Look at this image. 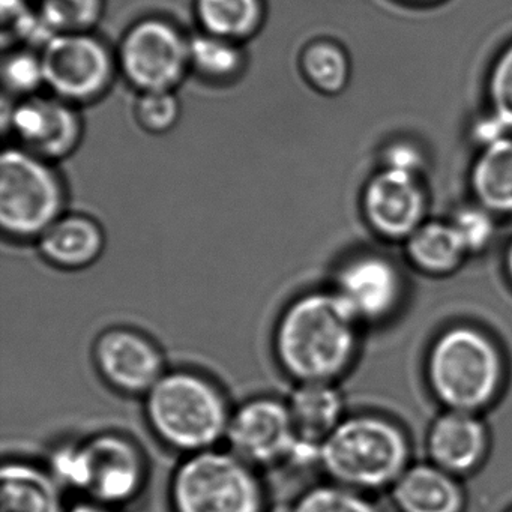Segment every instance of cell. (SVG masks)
Masks as SVG:
<instances>
[{
  "label": "cell",
  "mask_w": 512,
  "mask_h": 512,
  "mask_svg": "<svg viewBox=\"0 0 512 512\" xmlns=\"http://www.w3.org/2000/svg\"><path fill=\"white\" fill-rule=\"evenodd\" d=\"M331 289L365 325L382 322L397 310L403 296V278L388 257L358 253L337 266Z\"/></svg>",
  "instance_id": "obj_12"
},
{
  "label": "cell",
  "mask_w": 512,
  "mask_h": 512,
  "mask_svg": "<svg viewBox=\"0 0 512 512\" xmlns=\"http://www.w3.org/2000/svg\"><path fill=\"white\" fill-rule=\"evenodd\" d=\"M290 512H382L364 493L335 484L314 485L293 503Z\"/></svg>",
  "instance_id": "obj_26"
},
{
  "label": "cell",
  "mask_w": 512,
  "mask_h": 512,
  "mask_svg": "<svg viewBox=\"0 0 512 512\" xmlns=\"http://www.w3.org/2000/svg\"><path fill=\"white\" fill-rule=\"evenodd\" d=\"M44 85L70 104L91 103L106 94L115 77L109 47L91 32L58 34L41 49Z\"/></svg>",
  "instance_id": "obj_9"
},
{
  "label": "cell",
  "mask_w": 512,
  "mask_h": 512,
  "mask_svg": "<svg viewBox=\"0 0 512 512\" xmlns=\"http://www.w3.org/2000/svg\"><path fill=\"white\" fill-rule=\"evenodd\" d=\"M317 464L335 484L379 491L392 488L410 466V443L382 416H346L320 445Z\"/></svg>",
  "instance_id": "obj_3"
},
{
  "label": "cell",
  "mask_w": 512,
  "mask_h": 512,
  "mask_svg": "<svg viewBox=\"0 0 512 512\" xmlns=\"http://www.w3.org/2000/svg\"><path fill=\"white\" fill-rule=\"evenodd\" d=\"M385 163L388 169L418 175L422 166V157L418 149L413 148V146L398 143V145L391 146L386 152Z\"/></svg>",
  "instance_id": "obj_31"
},
{
  "label": "cell",
  "mask_w": 512,
  "mask_h": 512,
  "mask_svg": "<svg viewBox=\"0 0 512 512\" xmlns=\"http://www.w3.org/2000/svg\"><path fill=\"white\" fill-rule=\"evenodd\" d=\"M509 512H512V509H511V511H509Z\"/></svg>",
  "instance_id": "obj_34"
},
{
  "label": "cell",
  "mask_w": 512,
  "mask_h": 512,
  "mask_svg": "<svg viewBox=\"0 0 512 512\" xmlns=\"http://www.w3.org/2000/svg\"><path fill=\"white\" fill-rule=\"evenodd\" d=\"M407 257L425 274L448 275L457 271L469 254L449 223H424L406 241Z\"/></svg>",
  "instance_id": "obj_21"
},
{
  "label": "cell",
  "mask_w": 512,
  "mask_h": 512,
  "mask_svg": "<svg viewBox=\"0 0 512 512\" xmlns=\"http://www.w3.org/2000/svg\"><path fill=\"white\" fill-rule=\"evenodd\" d=\"M49 469L62 487L88 494L104 505L121 506L139 496L148 481L145 451L118 431H101L53 451Z\"/></svg>",
  "instance_id": "obj_4"
},
{
  "label": "cell",
  "mask_w": 512,
  "mask_h": 512,
  "mask_svg": "<svg viewBox=\"0 0 512 512\" xmlns=\"http://www.w3.org/2000/svg\"><path fill=\"white\" fill-rule=\"evenodd\" d=\"M62 484L49 466L5 461L0 469V512H67Z\"/></svg>",
  "instance_id": "obj_18"
},
{
  "label": "cell",
  "mask_w": 512,
  "mask_h": 512,
  "mask_svg": "<svg viewBox=\"0 0 512 512\" xmlns=\"http://www.w3.org/2000/svg\"><path fill=\"white\" fill-rule=\"evenodd\" d=\"M44 262L62 271L95 265L106 248L103 227L85 214H64L37 241Z\"/></svg>",
  "instance_id": "obj_17"
},
{
  "label": "cell",
  "mask_w": 512,
  "mask_h": 512,
  "mask_svg": "<svg viewBox=\"0 0 512 512\" xmlns=\"http://www.w3.org/2000/svg\"><path fill=\"white\" fill-rule=\"evenodd\" d=\"M143 412L158 442L188 455L226 442L233 407L214 379L178 368L167 370L143 397Z\"/></svg>",
  "instance_id": "obj_2"
},
{
  "label": "cell",
  "mask_w": 512,
  "mask_h": 512,
  "mask_svg": "<svg viewBox=\"0 0 512 512\" xmlns=\"http://www.w3.org/2000/svg\"><path fill=\"white\" fill-rule=\"evenodd\" d=\"M451 223L457 230L467 254L482 253L493 241V214L482 206L460 209Z\"/></svg>",
  "instance_id": "obj_29"
},
{
  "label": "cell",
  "mask_w": 512,
  "mask_h": 512,
  "mask_svg": "<svg viewBox=\"0 0 512 512\" xmlns=\"http://www.w3.org/2000/svg\"><path fill=\"white\" fill-rule=\"evenodd\" d=\"M493 116L502 122L503 127L512 131V44L500 53L491 70L490 83Z\"/></svg>",
  "instance_id": "obj_30"
},
{
  "label": "cell",
  "mask_w": 512,
  "mask_h": 512,
  "mask_svg": "<svg viewBox=\"0 0 512 512\" xmlns=\"http://www.w3.org/2000/svg\"><path fill=\"white\" fill-rule=\"evenodd\" d=\"M488 446V428L478 413L445 410L428 430L430 463L455 476L478 469L487 457Z\"/></svg>",
  "instance_id": "obj_15"
},
{
  "label": "cell",
  "mask_w": 512,
  "mask_h": 512,
  "mask_svg": "<svg viewBox=\"0 0 512 512\" xmlns=\"http://www.w3.org/2000/svg\"><path fill=\"white\" fill-rule=\"evenodd\" d=\"M67 512H115L112 506L104 505V503L95 502V500H86V502L77 503Z\"/></svg>",
  "instance_id": "obj_32"
},
{
  "label": "cell",
  "mask_w": 512,
  "mask_h": 512,
  "mask_svg": "<svg viewBox=\"0 0 512 512\" xmlns=\"http://www.w3.org/2000/svg\"><path fill=\"white\" fill-rule=\"evenodd\" d=\"M470 184L479 206L491 214L512 215V136L484 146Z\"/></svg>",
  "instance_id": "obj_20"
},
{
  "label": "cell",
  "mask_w": 512,
  "mask_h": 512,
  "mask_svg": "<svg viewBox=\"0 0 512 512\" xmlns=\"http://www.w3.org/2000/svg\"><path fill=\"white\" fill-rule=\"evenodd\" d=\"M2 82L8 95L28 98L37 95L44 85V70L41 55L29 49L14 50L5 56L2 64Z\"/></svg>",
  "instance_id": "obj_27"
},
{
  "label": "cell",
  "mask_w": 512,
  "mask_h": 512,
  "mask_svg": "<svg viewBox=\"0 0 512 512\" xmlns=\"http://www.w3.org/2000/svg\"><path fill=\"white\" fill-rule=\"evenodd\" d=\"M301 448V461L317 463L320 445L346 418L337 383H296L286 398Z\"/></svg>",
  "instance_id": "obj_16"
},
{
  "label": "cell",
  "mask_w": 512,
  "mask_h": 512,
  "mask_svg": "<svg viewBox=\"0 0 512 512\" xmlns=\"http://www.w3.org/2000/svg\"><path fill=\"white\" fill-rule=\"evenodd\" d=\"M361 323L332 289L287 302L272 332V352L293 383H337L358 355Z\"/></svg>",
  "instance_id": "obj_1"
},
{
  "label": "cell",
  "mask_w": 512,
  "mask_h": 512,
  "mask_svg": "<svg viewBox=\"0 0 512 512\" xmlns=\"http://www.w3.org/2000/svg\"><path fill=\"white\" fill-rule=\"evenodd\" d=\"M118 64L140 92L173 91L190 70V38L157 17L134 23L122 38Z\"/></svg>",
  "instance_id": "obj_8"
},
{
  "label": "cell",
  "mask_w": 512,
  "mask_h": 512,
  "mask_svg": "<svg viewBox=\"0 0 512 512\" xmlns=\"http://www.w3.org/2000/svg\"><path fill=\"white\" fill-rule=\"evenodd\" d=\"M173 512H265L259 469L214 448L184 455L169 484Z\"/></svg>",
  "instance_id": "obj_6"
},
{
  "label": "cell",
  "mask_w": 512,
  "mask_h": 512,
  "mask_svg": "<svg viewBox=\"0 0 512 512\" xmlns=\"http://www.w3.org/2000/svg\"><path fill=\"white\" fill-rule=\"evenodd\" d=\"M244 64L241 44L206 32L190 38V68L203 79L217 83L229 82L241 74Z\"/></svg>",
  "instance_id": "obj_23"
},
{
  "label": "cell",
  "mask_w": 512,
  "mask_h": 512,
  "mask_svg": "<svg viewBox=\"0 0 512 512\" xmlns=\"http://www.w3.org/2000/svg\"><path fill=\"white\" fill-rule=\"evenodd\" d=\"M181 107L173 91L143 92L136 104V116L148 133L164 134L175 127Z\"/></svg>",
  "instance_id": "obj_28"
},
{
  "label": "cell",
  "mask_w": 512,
  "mask_h": 512,
  "mask_svg": "<svg viewBox=\"0 0 512 512\" xmlns=\"http://www.w3.org/2000/svg\"><path fill=\"white\" fill-rule=\"evenodd\" d=\"M65 190L49 161L16 148L0 160V227L11 241L37 242L65 214Z\"/></svg>",
  "instance_id": "obj_7"
},
{
  "label": "cell",
  "mask_w": 512,
  "mask_h": 512,
  "mask_svg": "<svg viewBox=\"0 0 512 512\" xmlns=\"http://www.w3.org/2000/svg\"><path fill=\"white\" fill-rule=\"evenodd\" d=\"M391 493L400 512H463L466 508L457 476L433 463L407 467Z\"/></svg>",
  "instance_id": "obj_19"
},
{
  "label": "cell",
  "mask_w": 512,
  "mask_h": 512,
  "mask_svg": "<svg viewBox=\"0 0 512 512\" xmlns=\"http://www.w3.org/2000/svg\"><path fill=\"white\" fill-rule=\"evenodd\" d=\"M362 209L377 235L407 241L424 224L427 200L418 175L385 167L368 182Z\"/></svg>",
  "instance_id": "obj_14"
},
{
  "label": "cell",
  "mask_w": 512,
  "mask_h": 512,
  "mask_svg": "<svg viewBox=\"0 0 512 512\" xmlns=\"http://www.w3.org/2000/svg\"><path fill=\"white\" fill-rule=\"evenodd\" d=\"M301 70L310 85L322 94H338L349 82V59L343 49L331 41H316L305 47Z\"/></svg>",
  "instance_id": "obj_24"
},
{
  "label": "cell",
  "mask_w": 512,
  "mask_h": 512,
  "mask_svg": "<svg viewBox=\"0 0 512 512\" xmlns=\"http://www.w3.org/2000/svg\"><path fill=\"white\" fill-rule=\"evenodd\" d=\"M227 449L256 469L301 461V448L286 400L257 395L233 407Z\"/></svg>",
  "instance_id": "obj_10"
},
{
  "label": "cell",
  "mask_w": 512,
  "mask_h": 512,
  "mask_svg": "<svg viewBox=\"0 0 512 512\" xmlns=\"http://www.w3.org/2000/svg\"><path fill=\"white\" fill-rule=\"evenodd\" d=\"M10 130L20 148L46 161L73 154L83 133L82 119L73 104L53 95H32L14 104Z\"/></svg>",
  "instance_id": "obj_13"
},
{
  "label": "cell",
  "mask_w": 512,
  "mask_h": 512,
  "mask_svg": "<svg viewBox=\"0 0 512 512\" xmlns=\"http://www.w3.org/2000/svg\"><path fill=\"white\" fill-rule=\"evenodd\" d=\"M427 377L434 397L446 410L479 413L499 395L505 365L499 347L485 332L458 325L431 344Z\"/></svg>",
  "instance_id": "obj_5"
},
{
  "label": "cell",
  "mask_w": 512,
  "mask_h": 512,
  "mask_svg": "<svg viewBox=\"0 0 512 512\" xmlns=\"http://www.w3.org/2000/svg\"><path fill=\"white\" fill-rule=\"evenodd\" d=\"M505 268L506 272H508L509 278H511L512 281V242L509 244L508 251H506Z\"/></svg>",
  "instance_id": "obj_33"
},
{
  "label": "cell",
  "mask_w": 512,
  "mask_h": 512,
  "mask_svg": "<svg viewBox=\"0 0 512 512\" xmlns=\"http://www.w3.org/2000/svg\"><path fill=\"white\" fill-rule=\"evenodd\" d=\"M92 361L103 382L127 397H145L167 371L161 347L128 326L104 329L95 338Z\"/></svg>",
  "instance_id": "obj_11"
},
{
  "label": "cell",
  "mask_w": 512,
  "mask_h": 512,
  "mask_svg": "<svg viewBox=\"0 0 512 512\" xmlns=\"http://www.w3.org/2000/svg\"><path fill=\"white\" fill-rule=\"evenodd\" d=\"M37 11L53 34H82L100 22L104 0H37Z\"/></svg>",
  "instance_id": "obj_25"
},
{
  "label": "cell",
  "mask_w": 512,
  "mask_h": 512,
  "mask_svg": "<svg viewBox=\"0 0 512 512\" xmlns=\"http://www.w3.org/2000/svg\"><path fill=\"white\" fill-rule=\"evenodd\" d=\"M197 22L206 34L241 44L262 28L263 0H196Z\"/></svg>",
  "instance_id": "obj_22"
}]
</instances>
